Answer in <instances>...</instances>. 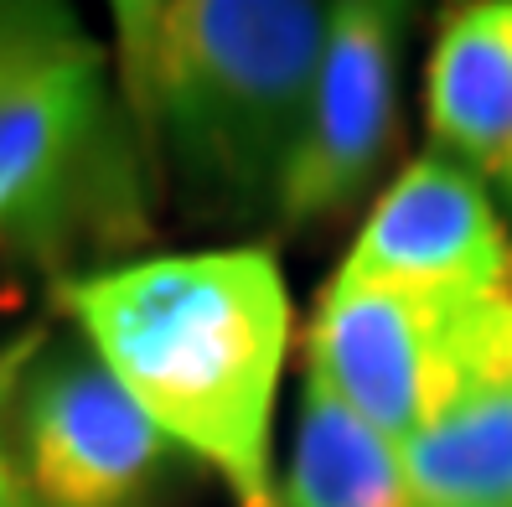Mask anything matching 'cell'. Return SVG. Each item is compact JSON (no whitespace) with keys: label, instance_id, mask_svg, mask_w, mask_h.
I'll return each mask as SVG.
<instances>
[{"label":"cell","instance_id":"277c9868","mask_svg":"<svg viewBox=\"0 0 512 507\" xmlns=\"http://www.w3.org/2000/svg\"><path fill=\"white\" fill-rule=\"evenodd\" d=\"M104 63L68 16L0 11V233L47 223L88 176Z\"/></svg>","mask_w":512,"mask_h":507},{"label":"cell","instance_id":"8fae6325","mask_svg":"<svg viewBox=\"0 0 512 507\" xmlns=\"http://www.w3.org/2000/svg\"><path fill=\"white\" fill-rule=\"evenodd\" d=\"M21 363H26V347H11L6 363H0V414H6V399H11V389H16ZM0 507H37L32 487H26V471H21L11 440H6V430H0Z\"/></svg>","mask_w":512,"mask_h":507},{"label":"cell","instance_id":"ba28073f","mask_svg":"<svg viewBox=\"0 0 512 507\" xmlns=\"http://www.w3.org/2000/svg\"><path fill=\"white\" fill-rule=\"evenodd\" d=\"M425 114L440 151L481 171L512 156V0L445 11L430 47Z\"/></svg>","mask_w":512,"mask_h":507},{"label":"cell","instance_id":"52a82bcc","mask_svg":"<svg viewBox=\"0 0 512 507\" xmlns=\"http://www.w3.org/2000/svg\"><path fill=\"white\" fill-rule=\"evenodd\" d=\"M337 280L414 290H512V238L487 187L466 166L419 156L373 202Z\"/></svg>","mask_w":512,"mask_h":507},{"label":"cell","instance_id":"8992f818","mask_svg":"<svg viewBox=\"0 0 512 507\" xmlns=\"http://www.w3.org/2000/svg\"><path fill=\"white\" fill-rule=\"evenodd\" d=\"M166 456V430L94 352L52 357L26 383L21 471L37 507H145Z\"/></svg>","mask_w":512,"mask_h":507},{"label":"cell","instance_id":"5b68a950","mask_svg":"<svg viewBox=\"0 0 512 507\" xmlns=\"http://www.w3.org/2000/svg\"><path fill=\"white\" fill-rule=\"evenodd\" d=\"M404 11L378 0L331 6V32L300 135L285 156L275 207L285 223L331 218L368 187L394 145Z\"/></svg>","mask_w":512,"mask_h":507},{"label":"cell","instance_id":"3957f363","mask_svg":"<svg viewBox=\"0 0 512 507\" xmlns=\"http://www.w3.org/2000/svg\"><path fill=\"white\" fill-rule=\"evenodd\" d=\"M311 378L409 445L512 383V290L331 280L311 321Z\"/></svg>","mask_w":512,"mask_h":507},{"label":"cell","instance_id":"30bf717a","mask_svg":"<svg viewBox=\"0 0 512 507\" xmlns=\"http://www.w3.org/2000/svg\"><path fill=\"white\" fill-rule=\"evenodd\" d=\"M419 507H512V383L404 445Z\"/></svg>","mask_w":512,"mask_h":507},{"label":"cell","instance_id":"6da1fadb","mask_svg":"<svg viewBox=\"0 0 512 507\" xmlns=\"http://www.w3.org/2000/svg\"><path fill=\"white\" fill-rule=\"evenodd\" d=\"M57 295L171 445L213 466L238 507H285L269 476V420L290 352V295L275 254H156L68 280Z\"/></svg>","mask_w":512,"mask_h":507},{"label":"cell","instance_id":"7c38bea8","mask_svg":"<svg viewBox=\"0 0 512 507\" xmlns=\"http://www.w3.org/2000/svg\"><path fill=\"white\" fill-rule=\"evenodd\" d=\"M492 176H497V182H502V192H507V202H512V156H507V161H502V166H497Z\"/></svg>","mask_w":512,"mask_h":507},{"label":"cell","instance_id":"9c48e42d","mask_svg":"<svg viewBox=\"0 0 512 507\" xmlns=\"http://www.w3.org/2000/svg\"><path fill=\"white\" fill-rule=\"evenodd\" d=\"M285 507H419L404 445L306 378Z\"/></svg>","mask_w":512,"mask_h":507},{"label":"cell","instance_id":"7a4b0ae2","mask_svg":"<svg viewBox=\"0 0 512 507\" xmlns=\"http://www.w3.org/2000/svg\"><path fill=\"white\" fill-rule=\"evenodd\" d=\"M125 88L187 182L275 197L331 32L306 0H135L114 6Z\"/></svg>","mask_w":512,"mask_h":507}]
</instances>
